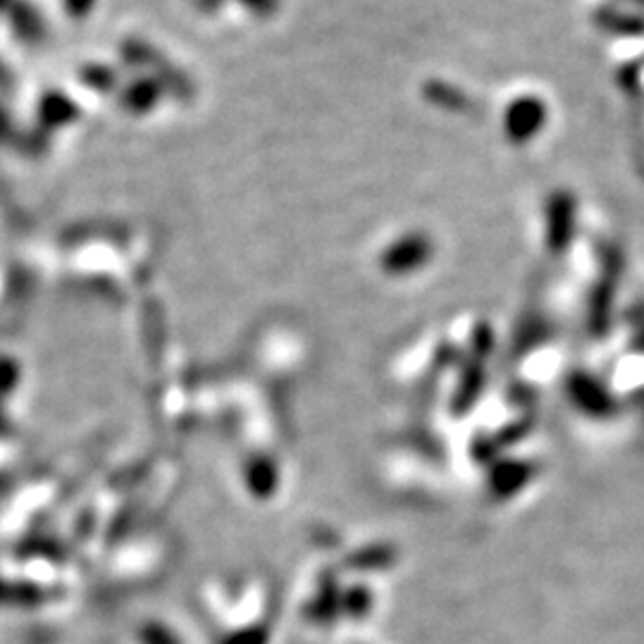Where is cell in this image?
I'll return each instance as SVG.
<instances>
[{"mask_svg": "<svg viewBox=\"0 0 644 644\" xmlns=\"http://www.w3.org/2000/svg\"><path fill=\"white\" fill-rule=\"evenodd\" d=\"M546 125V103L538 95H520L504 111V134L513 144H528Z\"/></svg>", "mask_w": 644, "mask_h": 644, "instance_id": "obj_1", "label": "cell"}, {"mask_svg": "<svg viewBox=\"0 0 644 644\" xmlns=\"http://www.w3.org/2000/svg\"><path fill=\"white\" fill-rule=\"evenodd\" d=\"M430 256L432 239L425 237L422 231H410V235H404L387 246L385 256H382V265L389 272H406L420 268Z\"/></svg>", "mask_w": 644, "mask_h": 644, "instance_id": "obj_2", "label": "cell"}, {"mask_svg": "<svg viewBox=\"0 0 644 644\" xmlns=\"http://www.w3.org/2000/svg\"><path fill=\"white\" fill-rule=\"evenodd\" d=\"M575 225V203L570 194H554L550 199V217H546V241H550L552 251H564L573 239Z\"/></svg>", "mask_w": 644, "mask_h": 644, "instance_id": "obj_3", "label": "cell"}, {"mask_svg": "<svg viewBox=\"0 0 644 644\" xmlns=\"http://www.w3.org/2000/svg\"><path fill=\"white\" fill-rule=\"evenodd\" d=\"M158 95H160V87L156 81L150 79H139L136 84H132L125 93V105L129 108L132 113H148L150 108L158 103Z\"/></svg>", "mask_w": 644, "mask_h": 644, "instance_id": "obj_4", "label": "cell"}, {"mask_svg": "<svg viewBox=\"0 0 644 644\" xmlns=\"http://www.w3.org/2000/svg\"><path fill=\"white\" fill-rule=\"evenodd\" d=\"M239 3L246 8L256 12V15H272V12L278 10V0H239Z\"/></svg>", "mask_w": 644, "mask_h": 644, "instance_id": "obj_5", "label": "cell"}, {"mask_svg": "<svg viewBox=\"0 0 644 644\" xmlns=\"http://www.w3.org/2000/svg\"><path fill=\"white\" fill-rule=\"evenodd\" d=\"M91 8H93V0H65V10H70L75 18L87 15Z\"/></svg>", "mask_w": 644, "mask_h": 644, "instance_id": "obj_6", "label": "cell"}, {"mask_svg": "<svg viewBox=\"0 0 644 644\" xmlns=\"http://www.w3.org/2000/svg\"><path fill=\"white\" fill-rule=\"evenodd\" d=\"M199 8L215 10V8H221V0H199Z\"/></svg>", "mask_w": 644, "mask_h": 644, "instance_id": "obj_7", "label": "cell"}]
</instances>
